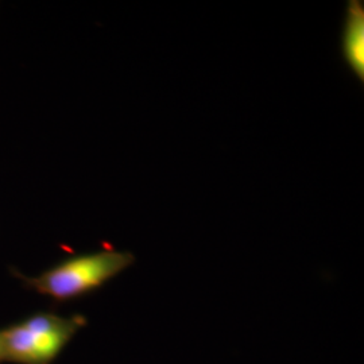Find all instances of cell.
Returning <instances> with one entry per match:
<instances>
[{
    "instance_id": "obj_1",
    "label": "cell",
    "mask_w": 364,
    "mask_h": 364,
    "mask_svg": "<svg viewBox=\"0 0 364 364\" xmlns=\"http://www.w3.org/2000/svg\"><path fill=\"white\" fill-rule=\"evenodd\" d=\"M134 262L135 257L129 251L103 250L68 258L37 277L22 274L18 277L39 294L57 302H68L100 289Z\"/></svg>"
},
{
    "instance_id": "obj_2",
    "label": "cell",
    "mask_w": 364,
    "mask_h": 364,
    "mask_svg": "<svg viewBox=\"0 0 364 364\" xmlns=\"http://www.w3.org/2000/svg\"><path fill=\"white\" fill-rule=\"evenodd\" d=\"M87 318L81 314L63 317L55 313H37L0 331L4 362L52 364Z\"/></svg>"
},
{
    "instance_id": "obj_3",
    "label": "cell",
    "mask_w": 364,
    "mask_h": 364,
    "mask_svg": "<svg viewBox=\"0 0 364 364\" xmlns=\"http://www.w3.org/2000/svg\"><path fill=\"white\" fill-rule=\"evenodd\" d=\"M341 52L353 75L364 82V3L351 0L346 9Z\"/></svg>"
},
{
    "instance_id": "obj_4",
    "label": "cell",
    "mask_w": 364,
    "mask_h": 364,
    "mask_svg": "<svg viewBox=\"0 0 364 364\" xmlns=\"http://www.w3.org/2000/svg\"><path fill=\"white\" fill-rule=\"evenodd\" d=\"M4 362V356H3V344H1V336H0V363Z\"/></svg>"
}]
</instances>
